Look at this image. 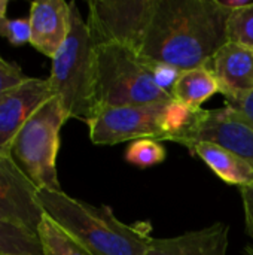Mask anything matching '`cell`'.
<instances>
[{"instance_id":"cell-16","label":"cell","mask_w":253,"mask_h":255,"mask_svg":"<svg viewBox=\"0 0 253 255\" xmlns=\"http://www.w3.org/2000/svg\"><path fill=\"white\" fill-rule=\"evenodd\" d=\"M43 255H91L76 239L64 232L49 217H43L37 230Z\"/></svg>"},{"instance_id":"cell-26","label":"cell","mask_w":253,"mask_h":255,"mask_svg":"<svg viewBox=\"0 0 253 255\" xmlns=\"http://www.w3.org/2000/svg\"><path fill=\"white\" fill-rule=\"evenodd\" d=\"M243 255H253V245L252 247H246V248H245V253H243Z\"/></svg>"},{"instance_id":"cell-8","label":"cell","mask_w":253,"mask_h":255,"mask_svg":"<svg viewBox=\"0 0 253 255\" xmlns=\"http://www.w3.org/2000/svg\"><path fill=\"white\" fill-rule=\"evenodd\" d=\"M37 193L10 155L0 154V221L37 235L45 217Z\"/></svg>"},{"instance_id":"cell-10","label":"cell","mask_w":253,"mask_h":255,"mask_svg":"<svg viewBox=\"0 0 253 255\" xmlns=\"http://www.w3.org/2000/svg\"><path fill=\"white\" fill-rule=\"evenodd\" d=\"M52 96L48 79L28 76L0 99V154L9 155L12 142L25 121Z\"/></svg>"},{"instance_id":"cell-12","label":"cell","mask_w":253,"mask_h":255,"mask_svg":"<svg viewBox=\"0 0 253 255\" xmlns=\"http://www.w3.org/2000/svg\"><path fill=\"white\" fill-rule=\"evenodd\" d=\"M225 99H242L253 93V49L227 42L207 64Z\"/></svg>"},{"instance_id":"cell-1","label":"cell","mask_w":253,"mask_h":255,"mask_svg":"<svg viewBox=\"0 0 253 255\" xmlns=\"http://www.w3.org/2000/svg\"><path fill=\"white\" fill-rule=\"evenodd\" d=\"M230 15L216 0H158L140 55L182 72L207 66L228 42Z\"/></svg>"},{"instance_id":"cell-23","label":"cell","mask_w":253,"mask_h":255,"mask_svg":"<svg viewBox=\"0 0 253 255\" xmlns=\"http://www.w3.org/2000/svg\"><path fill=\"white\" fill-rule=\"evenodd\" d=\"M240 197H242V202H243L246 232L253 241V185L242 187L240 188Z\"/></svg>"},{"instance_id":"cell-2","label":"cell","mask_w":253,"mask_h":255,"mask_svg":"<svg viewBox=\"0 0 253 255\" xmlns=\"http://www.w3.org/2000/svg\"><path fill=\"white\" fill-rule=\"evenodd\" d=\"M37 200L45 215L91 255H145L154 239L149 227L128 226L110 208L91 206L64 191H39Z\"/></svg>"},{"instance_id":"cell-9","label":"cell","mask_w":253,"mask_h":255,"mask_svg":"<svg viewBox=\"0 0 253 255\" xmlns=\"http://www.w3.org/2000/svg\"><path fill=\"white\" fill-rule=\"evenodd\" d=\"M200 142L225 146L249 161L253 167V128L228 108L203 109L195 126L174 140V143L188 149Z\"/></svg>"},{"instance_id":"cell-4","label":"cell","mask_w":253,"mask_h":255,"mask_svg":"<svg viewBox=\"0 0 253 255\" xmlns=\"http://www.w3.org/2000/svg\"><path fill=\"white\" fill-rule=\"evenodd\" d=\"M95 58L97 111L173 100L157 84L152 61L140 54L121 45H100L95 49Z\"/></svg>"},{"instance_id":"cell-15","label":"cell","mask_w":253,"mask_h":255,"mask_svg":"<svg viewBox=\"0 0 253 255\" xmlns=\"http://www.w3.org/2000/svg\"><path fill=\"white\" fill-rule=\"evenodd\" d=\"M216 93L221 88L209 66L183 70L173 87V99L194 111H201L203 103Z\"/></svg>"},{"instance_id":"cell-24","label":"cell","mask_w":253,"mask_h":255,"mask_svg":"<svg viewBox=\"0 0 253 255\" xmlns=\"http://www.w3.org/2000/svg\"><path fill=\"white\" fill-rule=\"evenodd\" d=\"M216 1L219 3V6H222L230 12H237L253 4V0H216Z\"/></svg>"},{"instance_id":"cell-21","label":"cell","mask_w":253,"mask_h":255,"mask_svg":"<svg viewBox=\"0 0 253 255\" xmlns=\"http://www.w3.org/2000/svg\"><path fill=\"white\" fill-rule=\"evenodd\" d=\"M27 79L28 76L22 72L19 64L7 61L0 55V99Z\"/></svg>"},{"instance_id":"cell-18","label":"cell","mask_w":253,"mask_h":255,"mask_svg":"<svg viewBox=\"0 0 253 255\" xmlns=\"http://www.w3.org/2000/svg\"><path fill=\"white\" fill-rule=\"evenodd\" d=\"M166 148L157 139H140L130 143L125 151V160L137 167H151L166 160Z\"/></svg>"},{"instance_id":"cell-11","label":"cell","mask_w":253,"mask_h":255,"mask_svg":"<svg viewBox=\"0 0 253 255\" xmlns=\"http://www.w3.org/2000/svg\"><path fill=\"white\" fill-rule=\"evenodd\" d=\"M30 45L52 58L70 30V3L64 0H36L30 4Z\"/></svg>"},{"instance_id":"cell-5","label":"cell","mask_w":253,"mask_h":255,"mask_svg":"<svg viewBox=\"0 0 253 255\" xmlns=\"http://www.w3.org/2000/svg\"><path fill=\"white\" fill-rule=\"evenodd\" d=\"M67 121L60 100L40 105L15 136L9 155L39 191H63L57 173L60 131Z\"/></svg>"},{"instance_id":"cell-19","label":"cell","mask_w":253,"mask_h":255,"mask_svg":"<svg viewBox=\"0 0 253 255\" xmlns=\"http://www.w3.org/2000/svg\"><path fill=\"white\" fill-rule=\"evenodd\" d=\"M228 40L253 49V4L231 12L228 21Z\"/></svg>"},{"instance_id":"cell-14","label":"cell","mask_w":253,"mask_h":255,"mask_svg":"<svg viewBox=\"0 0 253 255\" xmlns=\"http://www.w3.org/2000/svg\"><path fill=\"white\" fill-rule=\"evenodd\" d=\"M189 151L200 157L224 182L239 188L253 185V167L234 151L212 142L195 143Z\"/></svg>"},{"instance_id":"cell-13","label":"cell","mask_w":253,"mask_h":255,"mask_svg":"<svg viewBox=\"0 0 253 255\" xmlns=\"http://www.w3.org/2000/svg\"><path fill=\"white\" fill-rule=\"evenodd\" d=\"M230 227L215 223L176 238L152 239L145 255H227Z\"/></svg>"},{"instance_id":"cell-20","label":"cell","mask_w":253,"mask_h":255,"mask_svg":"<svg viewBox=\"0 0 253 255\" xmlns=\"http://www.w3.org/2000/svg\"><path fill=\"white\" fill-rule=\"evenodd\" d=\"M0 36L4 37L13 46H21V45L30 43L28 18L0 16Z\"/></svg>"},{"instance_id":"cell-25","label":"cell","mask_w":253,"mask_h":255,"mask_svg":"<svg viewBox=\"0 0 253 255\" xmlns=\"http://www.w3.org/2000/svg\"><path fill=\"white\" fill-rule=\"evenodd\" d=\"M7 0H0V16H6V10H7Z\"/></svg>"},{"instance_id":"cell-17","label":"cell","mask_w":253,"mask_h":255,"mask_svg":"<svg viewBox=\"0 0 253 255\" xmlns=\"http://www.w3.org/2000/svg\"><path fill=\"white\" fill-rule=\"evenodd\" d=\"M0 255H43L37 235L0 221Z\"/></svg>"},{"instance_id":"cell-22","label":"cell","mask_w":253,"mask_h":255,"mask_svg":"<svg viewBox=\"0 0 253 255\" xmlns=\"http://www.w3.org/2000/svg\"><path fill=\"white\" fill-rule=\"evenodd\" d=\"M225 108L234 111L253 128V93L242 99H225Z\"/></svg>"},{"instance_id":"cell-6","label":"cell","mask_w":253,"mask_h":255,"mask_svg":"<svg viewBox=\"0 0 253 255\" xmlns=\"http://www.w3.org/2000/svg\"><path fill=\"white\" fill-rule=\"evenodd\" d=\"M158 0H91L88 28L95 43L142 52Z\"/></svg>"},{"instance_id":"cell-3","label":"cell","mask_w":253,"mask_h":255,"mask_svg":"<svg viewBox=\"0 0 253 255\" xmlns=\"http://www.w3.org/2000/svg\"><path fill=\"white\" fill-rule=\"evenodd\" d=\"M95 43L76 3H70V30L66 42L51 58L48 78L52 94L60 100L67 120L89 121L95 111L97 58Z\"/></svg>"},{"instance_id":"cell-7","label":"cell","mask_w":253,"mask_h":255,"mask_svg":"<svg viewBox=\"0 0 253 255\" xmlns=\"http://www.w3.org/2000/svg\"><path fill=\"white\" fill-rule=\"evenodd\" d=\"M169 102L98 109L85 123L89 130V139L94 145L101 146L140 139H157L163 142V118Z\"/></svg>"}]
</instances>
